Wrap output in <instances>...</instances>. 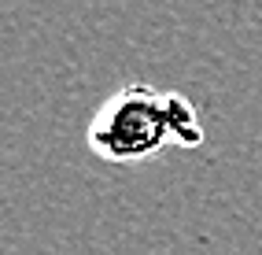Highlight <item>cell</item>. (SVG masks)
<instances>
[{"mask_svg":"<svg viewBox=\"0 0 262 255\" xmlns=\"http://www.w3.org/2000/svg\"><path fill=\"white\" fill-rule=\"evenodd\" d=\"M85 137L103 163H144L166 148H200L207 133L185 93L122 85L96 108Z\"/></svg>","mask_w":262,"mask_h":255,"instance_id":"cell-1","label":"cell"}]
</instances>
